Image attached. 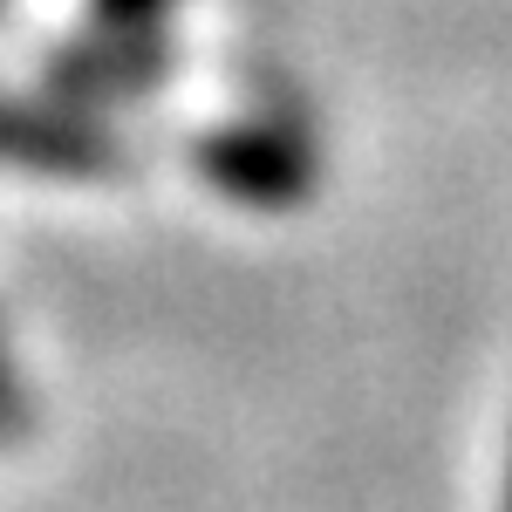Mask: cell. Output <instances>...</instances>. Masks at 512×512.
I'll list each match as a JSON object with an SVG mask.
<instances>
[{"label":"cell","mask_w":512,"mask_h":512,"mask_svg":"<svg viewBox=\"0 0 512 512\" xmlns=\"http://www.w3.org/2000/svg\"><path fill=\"white\" fill-rule=\"evenodd\" d=\"M192 164L219 192L246 198V205H267V212L308 198V185H315V151H308V137H301L294 123H274V117L205 130Z\"/></svg>","instance_id":"cell-1"},{"label":"cell","mask_w":512,"mask_h":512,"mask_svg":"<svg viewBox=\"0 0 512 512\" xmlns=\"http://www.w3.org/2000/svg\"><path fill=\"white\" fill-rule=\"evenodd\" d=\"M0 158L28 171H62V178H96L123 171V144L96 130L76 110H41V103H0Z\"/></svg>","instance_id":"cell-2"},{"label":"cell","mask_w":512,"mask_h":512,"mask_svg":"<svg viewBox=\"0 0 512 512\" xmlns=\"http://www.w3.org/2000/svg\"><path fill=\"white\" fill-rule=\"evenodd\" d=\"M164 55L158 35L144 28V35H110V41H82L76 55H62V69L55 82L69 89V103H123V96H137L144 82L164 76Z\"/></svg>","instance_id":"cell-3"},{"label":"cell","mask_w":512,"mask_h":512,"mask_svg":"<svg viewBox=\"0 0 512 512\" xmlns=\"http://www.w3.org/2000/svg\"><path fill=\"white\" fill-rule=\"evenodd\" d=\"M164 7H171V0H96V21H103L110 35H144Z\"/></svg>","instance_id":"cell-4"},{"label":"cell","mask_w":512,"mask_h":512,"mask_svg":"<svg viewBox=\"0 0 512 512\" xmlns=\"http://www.w3.org/2000/svg\"><path fill=\"white\" fill-rule=\"evenodd\" d=\"M506 512H512V492H506Z\"/></svg>","instance_id":"cell-5"}]
</instances>
